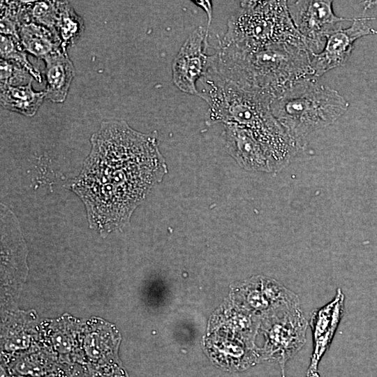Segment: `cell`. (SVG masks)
<instances>
[{
	"instance_id": "1",
	"label": "cell",
	"mask_w": 377,
	"mask_h": 377,
	"mask_svg": "<svg viewBox=\"0 0 377 377\" xmlns=\"http://www.w3.org/2000/svg\"><path fill=\"white\" fill-rule=\"evenodd\" d=\"M91 142L72 188L85 205L90 227L105 235L126 226L167 166L155 134L138 132L124 121L103 122Z\"/></svg>"
},
{
	"instance_id": "2",
	"label": "cell",
	"mask_w": 377,
	"mask_h": 377,
	"mask_svg": "<svg viewBox=\"0 0 377 377\" xmlns=\"http://www.w3.org/2000/svg\"><path fill=\"white\" fill-rule=\"evenodd\" d=\"M212 66L224 78L270 103L296 82L313 77L308 50L288 43L261 47L219 44Z\"/></svg>"
},
{
	"instance_id": "3",
	"label": "cell",
	"mask_w": 377,
	"mask_h": 377,
	"mask_svg": "<svg viewBox=\"0 0 377 377\" xmlns=\"http://www.w3.org/2000/svg\"><path fill=\"white\" fill-rule=\"evenodd\" d=\"M199 81L202 87L198 96L208 105L207 124L243 126L262 143L277 170L290 163L299 148L273 116L269 100L240 88L212 66Z\"/></svg>"
},
{
	"instance_id": "4",
	"label": "cell",
	"mask_w": 377,
	"mask_h": 377,
	"mask_svg": "<svg viewBox=\"0 0 377 377\" xmlns=\"http://www.w3.org/2000/svg\"><path fill=\"white\" fill-rule=\"evenodd\" d=\"M348 105L339 91L312 77L296 82L274 98L270 110L300 149L311 133L334 123Z\"/></svg>"
},
{
	"instance_id": "5",
	"label": "cell",
	"mask_w": 377,
	"mask_h": 377,
	"mask_svg": "<svg viewBox=\"0 0 377 377\" xmlns=\"http://www.w3.org/2000/svg\"><path fill=\"white\" fill-rule=\"evenodd\" d=\"M288 43L307 49L290 16L287 1H242L219 44L261 47ZM309 51V50H308Z\"/></svg>"
},
{
	"instance_id": "6",
	"label": "cell",
	"mask_w": 377,
	"mask_h": 377,
	"mask_svg": "<svg viewBox=\"0 0 377 377\" xmlns=\"http://www.w3.org/2000/svg\"><path fill=\"white\" fill-rule=\"evenodd\" d=\"M265 323L267 341L260 358L277 361L281 367V377H286L287 362L306 343L309 322L299 304L267 315Z\"/></svg>"
},
{
	"instance_id": "7",
	"label": "cell",
	"mask_w": 377,
	"mask_h": 377,
	"mask_svg": "<svg viewBox=\"0 0 377 377\" xmlns=\"http://www.w3.org/2000/svg\"><path fill=\"white\" fill-rule=\"evenodd\" d=\"M332 5L329 0L287 1L292 21L311 54L321 52L327 38L342 29L343 22L354 19L337 16Z\"/></svg>"
},
{
	"instance_id": "8",
	"label": "cell",
	"mask_w": 377,
	"mask_h": 377,
	"mask_svg": "<svg viewBox=\"0 0 377 377\" xmlns=\"http://www.w3.org/2000/svg\"><path fill=\"white\" fill-rule=\"evenodd\" d=\"M208 29L200 26L186 39L172 66V80L182 91L198 96L197 83L212 66L213 54H207Z\"/></svg>"
},
{
	"instance_id": "9",
	"label": "cell",
	"mask_w": 377,
	"mask_h": 377,
	"mask_svg": "<svg viewBox=\"0 0 377 377\" xmlns=\"http://www.w3.org/2000/svg\"><path fill=\"white\" fill-rule=\"evenodd\" d=\"M374 17L354 18L352 24L332 34L327 38L321 52L310 53L311 66L313 77H320L327 71L341 66L349 59L355 40L361 37L377 34L367 23Z\"/></svg>"
},
{
	"instance_id": "10",
	"label": "cell",
	"mask_w": 377,
	"mask_h": 377,
	"mask_svg": "<svg viewBox=\"0 0 377 377\" xmlns=\"http://www.w3.org/2000/svg\"><path fill=\"white\" fill-rule=\"evenodd\" d=\"M344 300V294L338 288L332 301L311 313L308 322L313 336V353L306 377H320L319 363L329 349L342 318Z\"/></svg>"
},
{
	"instance_id": "11",
	"label": "cell",
	"mask_w": 377,
	"mask_h": 377,
	"mask_svg": "<svg viewBox=\"0 0 377 377\" xmlns=\"http://www.w3.org/2000/svg\"><path fill=\"white\" fill-rule=\"evenodd\" d=\"M223 135L228 151L244 168L277 171L264 146L249 129L235 124H226Z\"/></svg>"
},
{
	"instance_id": "12",
	"label": "cell",
	"mask_w": 377,
	"mask_h": 377,
	"mask_svg": "<svg viewBox=\"0 0 377 377\" xmlns=\"http://www.w3.org/2000/svg\"><path fill=\"white\" fill-rule=\"evenodd\" d=\"M43 60L45 63V98L54 103L64 102L75 76L73 64L64 50L54 53Z\"/></svg>"
},
{
	"instance_id": "13",
	"label": "cell",
	"mask_w": 377,
	"mask_h": 377,
	"mask_svg": "<svg viewBox=\"0 0 377 377\" xmlns=\"http://www.w3.org/2000/svg\"><path fill=\"white\" fill-rule=\"evenodd\" d=\"M18 34L25 51L39 59H43L64 50L57 35L40 24L34 22L22 24L19 27Z\"/></svg>"
},
{
	"instance_id": "14",
	"label": "cell",
	"mask_w": 377,
	"mask_h": 377,
	"mask_svg": "<svg viewBox=\"0 0 377 377\" xmlns=\"http://www.w3.org/2000/svg\"><path fill=\"white\" fill-rule=\"evenodd\" d=\"M1 105L6 109L31 117L45 98V91H35L32 81L28 84L18 87L1 85Z\"/></svg>"
},
{
	"instance_id": "15",
	"label": "cell",
	"mask_w": 377,
	"mask_h": 377,
	"mask_svg": "<svg viewBox=\"0 0 377 377\" xmlns=\"http://www.w3.org/2000/svg\"><path fill=\"white\" fill-rule=\"evenodd\" d=\"M93 328L89 332L84 340V350L88 360L93 364L99 366L109 364L114 355L113 337L110 328L103 327Z\"/></svg>"
},
{
	"instance_id": "16",
	"label": "cell",
	"mask_w": 377,
	"mask_h": 377,
	"mask_svg": "<svg viewBox=\"0 0 377 377\" xmlns=\"http://www.w3.org/2000/svg\"><path fill=\"white\" fill-rule=\"evenodd\" d=\"M22 1L20 25L27 22H34L44 26L56 34L55 27L59 15V1Z\"/></svg>"
},
{
	"instance_id": "17",
	"label": "cell",
	"mask_w": 377,
	"mask_h": 377,
	"mask_svg": "<svg viewBox=\"0 0 377 377\" xmlns=\"http://www.w3.org/2000/svg\"><path fill=\"white\" fill-rule=\"evenodd\" d=\"M84 22L68 1H59V15L55 27L64 50L73 45L84 31Z\"/></svg>"
},
{
	"instance_id": "18",
	"label": "cell",
	"mask_w": 377,
	"mask_h": 377,
	"mask_svg": "<svg viewBox=\"0 0 377 377\" xmlns=\"http://www.w3.org/2000/svg\"><path fill=\"white\" fill-rule=\"evenodd\" d=\"M11 375L17 377H45L54 367L52 356L42 351L29 353L9 364Z\"/></svg>"
},
{
	"instance_id": "19",
	"label": "cell",
	"mask_w": 377,
	"mask_h": 377,
	"mask_svg": "<svg viewBox=\"0 0 377 377\" xmlns=\"http://www.w3.org/2000/svg\"><path fill=\"white\" fill-rule=\"evenodd\" d=\"M1 59L12 61L24 68L36 81L42 80L39 71L28 61L27 52L20 40L12 36L1 34L0 37Z\"/></svg>"
},
{
	"instance_id": "20",
	"label": "cell",
	"mask_w": 377,
	"mask_h": 377,
	"mask_svg": "<svg viewBox=\"0 0 377 377\" xmlns=\"http://www.w3.org/2000/svg\"><path fill=\"white\" fill-rule=\"evenodd\" d=\"M22 1H1V34L12 36L20 40V16Z\"/></svg>"
},
{
	"instance_id": "21",
	"label": "cell",
	"mask_w": 377,
	"mask_h": 377,
	"mask_svg": "<svg viewBox=\"0 0 377 377\" xmlns=\"http://www.w3.org/2000/svg\"><path fill=\"white\" fill-rule=\"evenodd\" d=\"M0 64V85L18 87L31 82L32 75L20 64L4 59Z\"/></svg>"
},
{
	"instance_id": "22",
	"label": "cell",
	"mask_w": 377,
	"mask_h": 377,
	"mask_svg": "<svg viewBox=\"0 0 377 377\" xmlns=\"http://www.w3.org/2000/svg\"><path fill=\"white\" fill-rule=\"evenodd\" d=\"M66 324L54 325L52 334H50L51 343L56 352L61 354H68L73 352L75 348V335H73Z\"/></svg>"
},
{
	"instance_id": "23",
	"label": "cell",
	"mask_w": 377,
	"mask_h": 377,
	"mask_svg": "<svg viewBox=\"0 0 377 377\" xmlns=\"http://www.w3.org/2000/svg\"><path fill=\"white\" fill-rule=\"evenodd\" d=\"M194 3L195 4H197L198 6H201L202 8H203V9L206 11V13H207V16H208V27H207V29H209V24H210V22H211V20H212V3H211V1H194Z\"/></svg>"
},
{
	"instance_id": "24",
	"label": "cell",
	"mask_w": 377,
	"mask_h": 377,
	"mask_svg": "<svg viewBox=\"0 0 377 377\" xmlns=\"http://www.w3.org/2000/svg\"><path fill=\"white\" fill-rule=\"evenodd\" d=\"M3 377H5V376H3ZM6 377H17V376L11 375V376H6ZM45 377H47V376H45Z\"/></svg>"
}]
</instances>
